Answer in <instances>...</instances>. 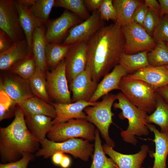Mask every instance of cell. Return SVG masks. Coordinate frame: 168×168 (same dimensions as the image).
Segmentation results:
<instances>
[{"mask_svg": "<svg viewBox=\"0 0 168 168\" xmlns=\"http://www.w3.org/2000/svg\"><path fill=\"white\" fill-rule=\"evenodd\" d=\"M103 0H84L85 5L90 11H94L98 10Z\"/></svg>", "mask_w": 168, "mask_h": 168, "instance_id": "44", "label": "cell"}, {"mask_svg": "<svg viewBox=\"0 0 168 168\" xmlns=\"http://www.w3.org/2000/svg\"><path fill=\"white\" fill-rule=\"evenodd\" d=\"M92 162L90 168H119L114 161L105 155L101 144L100 131L96 129Z\"/></svg>", "mask_w": 168, "mask_h": 168, "instance_id": "32", "label": "cell"}, {"mask_svg": "<svg viewBox=\"0 0 168 168\" xmlns=\"http://www.w3.org/2000/svg\"><path fill=\"white\" fill-rule=\"evenodd\" d=\"M0 28L14 43L26 39L15 0H0Z\"/></svg>", "mask_w": 168, "mask_h": 168, "instance_id": "10", "label": "cell"}, {"mask_svg": "<svg viewBox=\"0 0 168 168\" xmlns=\"http://www.w3.org/2000/svg\"><path fill=\"white\" fill-rule=\"evenodd\" d=\"M130 77L147 83L155 90L168 85V69L166 66H149L134 72L127 74Z\"/></svg>", "mask_w": 168, "mask_h": 168, "instance_id": "18", "label": "cell"}, {"mask_svg": "<svg viewBox=\"0 0 168 168\" xmlns=\"http://www.w3.org/2000/svg\"><path fill=\"white\" fill-rule=\"evenodd\" d=\"M47 89L51 99L54 103L72 102L66 73L65 59L54 70L45 72Z\"/></svg>", "mask_w": 168, "mask_h": 168, "instance_id": "9", "label": "cell"}, {"mask_svg": "<svg viewBox=\"0 0 168 168\" xmlns=\"http://www.w3.org/2000/svg\"><path fill=\"white\" fill-rule=\"evenodd\" d=\"M64 155V153L61 152H57L54 153L51 156L53 163L56 165H60Z\"/></svg>", "mask_w": 168, "mask_h": 168, "instance_id": "47", "label": "cell"}, {"mask_svg": "<svg viewBox=\"0 0 168 168\" xmlns=\"http://www.w3.org/2000/svg\"><path fill=\"white\" fill-rule=\"evenodd\" d=\"M148 168H151L150 167H149Z\"/></svg>", "mask_w": 168, "mask_h": 168, "instance_id": "52", "label": "cell"}, {"mask_svg": "<svg viewBox=\"0 0 168 168\" xmlns=\"http://www.w3.org/2000/svg\"><path fill=\"white\" fill-rule=\"evenodd\" d=\"M149 8L143 2L134 12L132 18V21L142 26Z\"/></svg>", "mask_w": 168, "mask_h": 168, "instance_id": "41", "label": "cell"}, {"mask_svg": "<svg viewBox=\"0 0 168 168\" xmlns=\"http://www.w3.org/2000/svg\"><path fill=\"white\" fill-rule=\"evenodd\" d=\"M14 116L9 125L0 128V155L5 163L17 161L25 153L36 152L40 144L28 129L22 110L18 105Z\"/></svg>", "mask_w": 168, "mask_h": 168, "instance_id": "2", "label": "cell"}, {"mask_svg": "<svg viewBox=\"0 0 168 168\" xmlns=\"http://www.w3.org/2000/svg\"><path fill=\"white\" fill-rule=\"evenodd\" d=\"M66 73L70 83L77 75L86 69L87 62V42L72 44L66 58Z\"/></svg>", "mask_w": 168, "mask_h": 168, "instance_id": "14", "label": "cell"}, {"mask_svg": "<svg viewBox=\"0 0 168 168\" xmlns=\"http://www.w3.org/2000/svg\"><path fill=\"white\" fill-rule=\"evenodd\" d=\"M29 81L34 96L50 104L51 102L47 90L45 72L37 66L35 72Z\"/></svg>", "mask_w": 168, "mask_h": 168, "instance_id": "31", "label": "cell"}, {"mask_svg": "<svg viewBox=\"0 0 168 168\" xmlns=\"http://www.w3.org/2000/svg\"><path fill=\"white\" fill-rule=\"evenodd\" d=\"M31 54L26 39L15 43L10 48L0 53V69L9 71Z\"/></svg>", "mask_w": 168, "mask_h": 168, "instance_id": "19", "label": "cell"}, {"mask_svg": "<svg viewBox=\"0 0 168 168\" xmlns=\"http://www.w3.org/2000/svg\"><path fill=\"white\" fill-rule=\"evenodd\" d=\"M124 44L122 27L115 22L103 26L87 42L86 70L93 80L98 82L119 64Z\"/></svg>", "mask_w": 168, "mask_h": 168, "instance_id": "1", "label": "cell"}, {"mask_svg": "<svg viewBox=\"0 0 168 168\" xmlns=\"http://www.w3.org/2000/svg\"><path fill=\"white\" fill-rule=\"evenodd\" d=\"M116 96L118 102L114 103V108L121 110L119 117L128 121L127 129L121 131L120 135L125 142L135 146L138 142L136 136L149 134L150 131L146 119L147 114L132 103L121 92L118 93Z\"/></svg>", "mask_w": 168, "mask_h": 168, "instance_id": "3", "label": "cell"}, {"mask_svg": "<svg viewBox=\"0 0 168 168\" xmlns=\"http://www.w3.org/2000/svg\"><path fill=\"white\" fill-rule=\"evenodd\" d=\"M53 119L44 115L25 117L27 126L32 134L40 142L46 138L53 125Z\"/></svg>", "mask_w": 168, "mask_h": 168, "instance_id": "25", "label": "cell"}, {"mask_svg": "<svg viewBox=\"0 0 168 168\" xmlns=\"http://www.w3.org/2000/svg\"><path fill=\"white\" fill-rule=\"evenodd\" d=\"M105 153L114 161L119 168H143L142 164L149 152V146L142 145L137 153L126 154L119 152L106 144L102 146Z\"/></svg>", "mask_w": 168, "mask_h": 168, "instance_id": "16", "label": "cell"}, {"mask_svg": "<svg viewBox=\"0 0 168 168\" xmlns=\"http://www.w3.org/2000/svg\"><path fill=\"white\" fill-rule=\"evenodd\" d=\"M98 11L102 21L111 20L116 22L117 15L113 0H103Z\"/></svg>", "mask_w": 168, "mask_h": 168, "instance_id": "37", "label": "cell"}, {"mask_svg": "<svg viewBox=\"0 0 168 168\" xmlns=\"http://www.w3.org/2000/svg\"><path fill=\"white\" fill-rule=\"evenodd\" d=\"M82 138H74L60 142H54L46 138L40 142L41 148L36 156L44 158L51 156L57 152L68 153L74 157L87 161L94 152V146Z\"/></svg>", "mask_w": 168, "mask_h": 168, "instance_id": "5", "label": "cell"}, {"mask_svg": "<svg viewBox=\"0 0 168 168\" xmlns=\"http://www.w3.org/2000/svg\"><path fill=\"white\" fill-rule=\"evenodd\" d=\"M166 45H167V47L168 48V42H166Z\"/></svg>", "mask_w": 168, "mask_h": 168, "instance_id": "50", "label": "cell"}, {"mask_svg": "<svg viewBox=\"0 0 168 168\" xmlns=\"http://www.w3.org/2000/svg\"><path fill=\"white\" fill-rule=\"evenodd\" d=\"M152 36L156 43L168 42V21L165 16L160 18Z\"/></svg>", "mask_w": 168, "mask_h": 168, "instance_id": "38", "label": "cell"}, {"mask_svg": "<svg viewBox=\"0 0 168 168\" xmlns=\"http://www.w3.org/2000/svg\"><path fill=\"white\" fill-rule=\"evenodd\" d=\"M150 66L160 67L168 65V48L166 42L159 41L155 47L147 54Z\"/></svg>", "mask_w": 168, "mask_h": 168, "instance_id": "33", "label": "cell"}, {"mask_svg": "<svg viewBox=\"0 0 168 168\" xmlns=\"http://www.w3.org/2000/svg\"><path fill=\"white\" fill-rule=\"evenodd\" d=\"M156 105L155 111L146 117L148 124L153 123L159 126L160 132L168 133V103L156 93Z\"/></svg>", "mask_w": 168, "mask_h": 168, "instance_id": "28", "label": "cell"}, {"mask_svg": "<svg viewBox=\"0 0 168 168\" xmlns=\"http://www.w3.org/2000/svg\"><path fill=\"white\" fill-rule=\"evenodd\" d=\"M168 21V14L165 15Z\"/></svg>", "mask_w": 168, "mask_h": 168, "instance_id": "49", "label": "cell"}, {"mask_svg": "<svg viewBox=\"0 0 168 168\" xmlns=\"http://www.w3.org/2000/svg\"><path fill=\"white\" fill-rule=\"evenodd\" d=\"M147 127L150 131L153 133V140L155 145V152H151L150 156L154 158L152 168H167L166 160L168 155V133H161L153 124H148Z\"/></svg>", "mask_w": 168, "mask_h": 168, "instance_id": "21", "label": "cell"}, {"mask_svg": "<svg viewBox=\"0 0 168 168\" xmlns=\"http://www.w3.org/2000/svg\"><path fill=\"white\" fill-rule=\"evenodd\" d=\"M19 106L22 110L25 117L44 115L53 119L55 117V111L53 105L35 96L25 100Z\"/></svg>", "mask_w": 168, "mask_h": 168, "instance_id": "23", "label": "cell"}, {"mask_svg": "<svg viewBox=\"0 0 168 168\" xmlns=\"http://www.w3.org/2000/svg\"><path fill=\"white\" fill-rule=\"evenodd\" d=\"M161 6L160 18L168 14V0H159Z\"/></svg>", "mask_w": 168, "mask_h": 168, "instance_id": "46", "label": "cell"}, {"mask_svg": "<svg viewBox=\"0 0 168 168\" xmlns=\"http://www.w3.org/2000/svg\"><path fill=\"white\" fill-rule=\"evenodd\" d=\"M155 91L168 103V85L158 88Z\"/></svg>", "mask_w": 168, "mask_h": 168, "instance_id": "45", "label": "cell"}, {"mask_svg": "<svg viewBox=\"0 0 168 168\" xmlns=\"http://www.w3.org/2000/svg\"><path fill=\"white\" fill-rule=\"evenodd\" d=\"M33 158L32 153H25L20 159L17 161L7 163L1 164L0 168H27L29 163Z\"/></svg>", "mask_w": 168, "mask_h": 168, "instance_id": "40", "label": "cell"}, {"mask_svg": "<svg viewBox=\"0 0 168 168\" xmlns=\"http://www.w3.org/2000/svg\"><path fill=\"white\" fill-rule=\"evenodd\" d=\"M116 100V95L108 94L102 97L101 101L86 107L84 110L86 116V119L96 126L106 144L113 147L115 143L110 137L109 128L113 123L114 114L111 108Z\"/></svg>", "mask_w": 168, "mask_h": 168, "instance_id": "6", "label": "cell"}, {"mask_svg": "<svg viewBox=\"0 0 168 168\" xmlns=\"http://www.w3.org/2000/svg\"><path fill=\"white\" fill-rule=\"evenodd\" d=\"M32 15L41 23L46 24L54 7L55 0H22Z\"/></svg>", "mask_w": 168, "mask_h": 168, "instance_id": "29", "label": "cell"}, {"mask_svg": "<svg viewBox=\"0 0 168 168\" xmlns=\"http://www.w3.org/2000/svg\"><path fill=\"white\" fill-rule=\"evenodd\" d=\"M72 45L61 43H47L45 51L47 70H53L65 59Z\"/></svg>", "mask_w": 168, "mask_h": 168, "instance_id": "26", "label": "cell"}, {"mask_svg": "<svg viewBox=\"0 0 168 168\" xmlns=\"http://www.w3.org/2000/svg\"><path fill=\"white\" fill-rule=\"evenodd\" d=\"M148 52L145 51L132 54H126L124 52L120 57L119 64L125 69L128 73L136 72L150 66L147 59Z\"/></svg>", "mask_w": 168, "mask_h": 168, "instance_id": "30", "label": "cell"}, {"mask_svg": "<svg viewBox=\"0 0 168 168\" xmlns=\"http://www.w3.org/2000/svg\"><path fill=\"white\" fill-rule=\"evenodd\" d=\"M119 90L132 103L149 114L156 105L155 90L144 81L127 75L121 79Z\"/></svg>", "mask_w": 168, "mask_h": 168, "instance_id": "4", "label": "cell"}, {"mask_svg": "<svg viewBox=\"0 0 168 168\" xmlns=\"http://www.w3.org/2000/svg\"><path fill=\"white\" fill-rule=\"evenodd\" d=\"M54 7L65 8L84 20L90 16L83 0H56Z\"/></svg>", "mask_w": 168, "mask_h": 168, "instance_id": "34", "label": "cell"}, {"mask_svg": "<svg viewBox=\"0 0 168 168\" xmlns=\"http://www.w3.org/2000/svg\"><path fill=\"white\" fill-rule=\"evenodd\" d=\"M71 162L70 158L64 154L60 165L63 168H68L70 166Z\"/></svg>", "mask_w": 168, "mask_h": 168, "instance_id": "48", "label": "cell"}, {"mask_svg": "<svg viewBox=\"0 0 168 168\" xmlns=\"http://www.w3.org/2000/svg\"><path fill=\"white\" fill-rule=\"evenodd\" d=\"M82 19L65 9L59 17L49 21L45 35L47 43H61L63 40L70 29L82 22Z\"/></svg>", "mask_w": 168, "mask_h": 168, "instance_id": "11", "label": "cell"}, {"mask_svg": "<svg viewBox=\"0 0 168 168\" xmlns=\"http://www.w3.org/2000/svg\"><path fill=\"white\" fill-rule=\"evenodd\" d=\"M36 67V60L31 54L16 65L9 72L23 79L29 80L35 72Z\"/></svg>", "mask_w": 168, "mask_h": 168, "instance_id": "35", "label": "cell"}, {"mask_svg": "<svg viewBox=\"0 0 168 168\" xmlns=\"http://www.w3.org/2000/svg\"><path fill=\"white\" fill-rule=\"evenodd\" d=\"M17 105L3 90L0 89V121L14 116Z\"/></svg>", "mask_w": 168, "mask_h": 168, "instance_id": "36", "label": "cell"}, {"mask_svg": "<svg viewBox=\"0 0 168 168\" xmlns=\"http://www.w3.org/2000/svg\"><path fill=\"white\" fill-rule=\"evenodd\" d=\"M15 2L19 14L21 26L29 49L32 52V40L34 30L36 26L44 25L32 15L22 0H15Z\"/></svg>", "mask_w": 168, "mask_h": 168, "instance_id": "22", "label": "cell"}, {"mask_svg": "<svg viewBox=\"0 0 168 168\" xmlns=\"http://www.w3.org/2000/svg\"><path fill=\"white\" fill-rule=\"evenodd\" d=\"M125 69L118 64L112 71L106 74L98 84L97 88L89 101L95 102L114 90H119L121 79L127 75Z\"/></svg>", "mask_w": 168, "mask_h": 168, "instance_id": "20", "label": "cell"}, {"mask_svg": "<svg viewBox=\"0 0 168 168\" xmlns=\"http://www.w3.org/2000/svg\"><path fill=\"white\" fill-rule=\"evenodd\" d=\"M45 32L44 25L37 26L35 28L32 35L31 50L37 66L45 72L47 70L45 58L47 43Z\"/></svg>", "mask_w": 168, "mask_h": 168, "instance_id": "24", "label": "cell"}, {"mask_svg": "<svg viewBox=\"0 0 168 168\" xmlns=\"http://www.w3.org/2000/svg\"><path fill=\"white\" fill-rule=\"evenodd\" d=\"M144 3L149 9L153 11L160 17L161 6L158 1L156 0H145Z\"/></svg>", "mask_w": 168, "mask_h": 168, "instance_id": "43", "label": "cell"}, {"mask_svg": "<svg viewBox=\"0 0 168 168\" xmlns=\"http://www.w3.org/2000/svg\"><path fill=\"white\" fill-rule=\"evenodd\" d=\"M98 10L93 11L86 20L71 28L63 44L69 45L87 42L103 25Z\"/></svg>", "mask_w": 168, "mask_h": 168, "instance_id": "12", "label": "cell"}, {"mask_svg": "<svg viewBox=\"0 0 168 168\" xmlns=\"http://www.w3.org/2000/svg\"><path fill=\"white\" fill-rule=\"evenodd\" d=\"M96 130L95 125L86 119H72L53 125L47 136L56 142L78 138L91 142L95 140Z\"/></svg>", "mask_w": 168, "mask_h": 168, "instance_id": "7", "label": "cell"}, {"mask_svg": "<svg viewBox=\"0 0 168 168\" xmlns=\"http://www.w3.org/2000/svg\"><path fill=\"white\" fill-rule=\"evenodd\" d=\"M98 102L79 101L70 103H59L51 102L55 109V117L53 119V125L63 123L72 119H86L84 111L86 107L96 105Z\"/></svg>", "mask_w": 168, "mask_h": 168, "instance_id": "15", "label": "cell"}, {"mask_svg": "<svg viewBox=\"0 0 168 168\" xmlns=\"http://www.w3.org/2000/svg\"><path fill=\"white\" fill-rule=\"evenodd\" d=\"M125 39L124 52L132 54L145 51L149 52L156 43L141 26L131 21L122 26Z\"/></svg>", "mask_w": 168, "mask_h": 168, "instance_id": "8", "label": "cell"}, {"mask_svg": "<svg viewBox=\"0 0 168 168\" xmlns=\"http://www.w3.org/2000/svg\"><path fill=\"white\" fill-rule=\"evenodd\" d=\"M0 83V89L3 90L19 106L26 99L34 96L29 81L9 72Z\"/></svg>", "mask_w": 168, "mask_h": 168, "instance_id": "13", "label": "cell"}, {"mask_svg": "<svg viewBox=\"0 0 168 168\" xmlns=\"http://www.w3.org/2000/svg\"><path fill=\"white\" fill-rule=\"evenodd\" d=\"M14 43L11 38L5 32L0 29V53L10 48Z\"/></svg>", "mask_w": 168, "mask_h": 168, "instance_id": "42", "label": "cell"}, {"mask_svg": "<svg viewBox=\"0 0 168 168\" xmlns=\"http://www.w3.org/2000/svg\"><path fill=\"white\" fill-rule=\"evenodd\" d=\"M166 67H167V68L168 69V65H166Z\"/></svg>", "mask_w": 168, "mask_h": 168, "instance_id": "51", "label": "cell"}, {"mask_svg": "<svg viewBox=\"0 0 168 168\" xmlns=\"http://www.w3.org/2000/svg\"><path fill=\"white\" fill-rule=\"evenodd\" d=\"M113 2L117 15L115 22L121 26L132 21L134 12L143 3L138 0H114Z\"/></svg>", "mask_w": 168, "mask_h": 168, "instance_id": "27", "label": "cell"}, {"mask_svg": "<svg viewBox=\"0 0 168 168\" xmlns=\"http://www.w3.org/2000/svg\"><path fill=\"white\" fill-rule=\"evenodd\" d=\"M160 18L159 16L149 8L142 26L151 36H152Z\"/></svg>", "mask_w": 168, "mask_h": 168, "instance_id": "39", "label": "cell"}, {"mask_svg": "<svg viewBox=\"0 0 168 168\" xmlns=\"http://www.w3.org/2000/svg\"><path fill=\"white\" fill-rule=\"evenodd\" d=\"M72 102L89 101L97 88L98 82L93 80L86 69L76 76L69 83Z\"/></svg>", "mask_w": 168, "mask_h": 168, "instance_id": "17", "label": "cell"}]
</instances>
